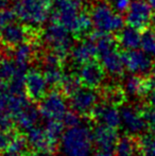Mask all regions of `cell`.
Segmentation results:
<instances>
[{
  "instance_id": "obj_1",
  "label": "cell",
  "mask_w": 155,
  "mask_h": 156,
  "mask_svg": "<svg viewBox=\"0 0 155 156\" xmlns=\"http://www.w3.org/2000/svg\"><path fill=\"white\" fill-rule=\"evenodd\" d=\"M93 132L83 124L70 126L61 137L63 156H93Z\"/></svg>"
},
{
  "instance_id": "obj_2",
  "label": "cell",
  "mask_w": 155,
  "mask_h": 156,
  "mask_svg": "<svg viewBox=\"0 0 155 156\" xmlns=\"http://www.w3.org/2000/svg\"><path fill=\"white\" fill-rule=\"evenodd\" d=\"M93 36L97 37V56L103 68L114 76H121L124 70V64L114 38L107 33L99 32Z\"/></svg>"
},
{
  "instance_id": "obj_3",
  "label": "cell",
  "mask_w": 155,
  "mask_h": 156,
  "mask_svg": "<svg viewBox=\"0 0 155 156\" xmlns=\"http://www.w3.org/2000/svg\"><path fill=\"white\" fill-rule=\"evenodd\" d=\"M51 6L50 0H16L14 2L17 17L31 27H38L47 20Z\"/></svg>"
},
{
  "instance_id": "obj_4",
  "label": "cell",
  "mask_w": 155,
  "mask_h": 156,
  "mask_svg": "<svg viewBox=\"0 0 155 156\" xmlns=\"http://www.w3.org/2000/svg\"><path fill=\"white\" fill-rule=\"evenodd\" d=\"M93 26L99 33H111L123 28V19L106 2L99 1L91 10Z\"/></svg>"
},
{
  "instance_id": "obj_5",
  "label": "cell",
  "mask_w": 155,
  "mask_h": 156,
  "mask_svg": "<svg viewBox=\"0 0 155 156\" xmlns=\"http://www.w3.org/2000/svg\"><path fill=\"white\" fill-rule=\"evenodd\" d=\"M69 30L62 23L53 21L46 27L43 34L45 43L53 49V52L58 55L61 60L66 58L67 53L72 45V39L69 34Z\"/></svg>"
},
{
  "instance_id": "obj_6",
  "label": "cell",
  "mask_w": 155,
  "mask_h": 156,
  "mask_svg": "<svg viewBox=\"0 0 155 156\" xmlns=\"http://www.w3.org/2000/svg\"><path fill=\"white\" fill-rule=\"evenodd\" d=\"M82 0H52L53 17L70 32L76 33Z\"/></svg>"
},
{
  "instance_id": "obj_7",
  "label": "cell",
  "mask_w": 155,
  "mask_h": 156,
  "mask_svg": "<svg viewBox=\"0 0 155 156\" xmlns=\"http://www.w3.org/2000/svg\"><path fill=\"white\" fill-rule=\"evenodd\" d=\"M67 112V103L58 91H51L41 99L39 113L45 119L62 120Z\"/></svg>"
},
{
  "instance_id": "obj_8",
  "label": "cell",
  "mask_w": 155,
  "mask_h": 156,
  "mask_svg": "<svg viewBox=\"0 0 155 156\" xmlns=\"http://www.w3.org/2000/svg\"><path fill=\"white\" fill-rule=\"evenodd\" d=\"M152 8L146 0H135L131 2L130 8L126 11L125 20L129 26L136 29H145L151 23Z\"/></svg>"
},
{
  "instance_id": "obj_9",
  "label": "cell",
  "mask_w": 155,
  "mask_h": 156,
  "mask_svg": "<svg viewBox=\"0 0 155 156\" xmlns=\"http://www.w3.org/2000/svg\"><path fill=\"white\" fill-rule=\"evenodd\" d=\"M122 60L124 68L133 74H147L153 68L151 58L143 50H129L122 55Z\"/></svg>"
},
{
  "instance_id": "obj_10",
  "label": "cell",
  "mask_w": 155,
  "mask_h": 156,
  "mask_svg": "<svg viewBox=\"0 0 155 156\" xmlns=\"http://www.w3.org/2000/svg\"><path fill=\"white\" fill-rule=\"evenodd\" d=\"M98 99L99 97L93 88H79L75 94H71L70 105L73 111L80 115H86L93 112L98 103Z\"/></svg>"
},
{
  "instance_id": "obj_11",
  "label": "cell",
  "mask_w": 155,
  "mask_h": 156,
  "mask_svg": "<svg viewBox=\"0 0 155 156\" xmlns=\"http://www.w3.org/2000/svg\"><path fill=\"white\" fill-rule=\"evenodd\" d=\"M48 85L47 79L38 70H30L26 74L25 88L28 97L32 100H41L47 94Z\"/></svg>"
},
{
  "instance_id": "obj_12",
  "label": "cell",
  "mask_w": 155,
  "mask_h": 156,
  "mask_svg": "<svg viewBox=\"0 0 155 156\" xmlns=\"http://www.w3.org/2000/svg\"><path fill=\"white\" fill-rule=\"evenodd\" d=\"M104 68L101 64L88 62L83 64L79 72V78L83 85L89 88H96L100 86L104 80Z\"/></svg>"
},
{
  "instance_id": "obj_13",
  "label": "cell",
  "mask_w": 155,
  "mask_h": 156,
  "mask_svg": "<svg viewBox=\"0 0 155 156\" xmlns=\"http://www.w3.org/2000/svg\"><path fill=\"white\" fill-rule=\"evenodd\" d=\"M121 114V124L124 131L131 135L141 133L147 126L146 120L138 111L131 106H124L120 111Z\"/></svg>"
},
{
  "instance_id": "obj_14",
  "label": "cell",
  "mask_w": 155,
  "mask_h": 156,
  "mask_svg": "<svg viewBox=\"0 0 155 156\" xmlns=\"http://www.w3.org/2000/svg\"><path fill=\"white\" fill-rule=\"evenodd\" d=\"M91 114L100 124L105 126L116 129L121 124V114L114 104H97Z\"/></svg>"
},
{
  "instance_id": "obj_15",
  "label": "cell",
  "mask_w": 155,
  "mask_h": 156,
  "mask_svg": "<svg viewBox=\"0 0 155 156\" xmlns=\"http://www.w3.org/2000/svg\"><path fill=\"white\" fill-rule=\"evenodd\" d=\"M93 142L98 147V149L103 150H113L116 149L118 142V134L116 129L105 125H98L93 131Z\"/></svg>"
},
{
  "instance_id": "obj_16",
  "label": "cell",
  "mask_w": 155,
  "mask_h": 156,
  "mask_svg": "<svg viewBox=\"0 0 155 156\" xmlns=\"http://www.w3.org/2000/svg\"><path fill=\"white\" fill-rule=\"evenodd\" d=\"M28 144L39 152H51L55 148V142L51 140L45 129L33 126L27 131Z\"/></svg>"
},
{
  "instance_id": "obj_17",
  "label": "cell",
  "mask_w": 155,
  "mask_h": 156,
  "mask_svg": "<svg viewBox=\"0 0 155 156\" xmlns=\"http://www.w3.org/2000/svg\"><path fill=\"white\" fill-rule=\"evenodd\" d=\"M0 38L5 45L16 46L25 43L27 38V31L23 26L14 23L0 29Z\"/></svg>"
},
{
  "instance_id": "obj_18",
  "label": "cell",
  "mask_w": 155,
  "mask_h": 156,
  "mask_svg": "<svg viewBox=\"0 0 155 156\" xmlns=\"http://www.w3.org/2000/svg\"><path fill=\"white\" fill-rule=\"evenodd\" d=\"M60 62L61 58L54 52L46 55L45 58V66H44L43 73L47 79L48 84L51 86L61 84L63 78H64L62 70L60 68Z\"/></svg>"
},
{
  "instance_id": "obj_19",
  "label": "cell",
  "mask_w": 155,
  "mask_h": 156,
  "mask_svg": "<svg viewBox=\"0 0 155 156\" xmlns=\"http://www.w3.org/2000/svg\"><path fill=\"white\" fill-rule=\"evenodd\" d=\"M96 55H97V47L91 39L81 41V43L77 44L71 50L72 61L79 65L91 62Z\"/></svg>"
},
{
  "instance_id": "obj_20",
  "label": "cell",
  "mask_w": 155,
  "mask_h": 156,
  "mask_svg": "<svg viewBox=\"0 0 155 156\" xmlns=\"http://www.w3.org/2000/svg\"><path fill=\"white\" fill-rule=\"evenodd\" d=\"M39 115H41L39 109H36L33 105L28 104L25 108L21 109L19 113H17L13 117V120L16 122L20 129L29 131L38 121Z\"/></svg>"
},
{
  "instance_id": "obj_21",
  "label": "cell",
  "mask_w": 155,
  "mask_h": 156,
  "mask_svg": "<svg viewBox=\"0 0 155 156\" xmlns=\"http://www.w3.org/2000/svg\"><path fill=\"white\" fill-rule=\"evenodd\" d=\"M119 43L121 47L126 50L138 49L141 43V34L139 33L138 29L131 26L122 28L119 34Z\"/></svg>"
},
{
  "instance_id": "obj_22",
  "label": "cell",
  "mask_w": 155,
  "mask_h": 156,
  "mask_svg": "<svg viewBox=\"0 0 155 156\" xmlns=\"http://www.w3.org/2000/svg\"><path fill=\"white\" fill-rule=\"evenodd\" d=\"M138 149L137 142L129 136H123L118 139L116 144V156H134Z\"/></svg>"
},
{
  "instance_id": "obj_23",
  "label": "cell",
  "mask_w": 155,
  "mask_h": 156,
  "mask_svg": "<svg viewBox=\"0 0 155 156\" xmlns=\"http://www.w3.org/2000/svg\"><path fill=\"white\" fill-rule=\"evenodd\" d=\"M147 90V83H145L139 76H129L124 82V91L129 96H139Z\"/></svg>"
},
{
  "instance_id": "obj_24",
  "label": "cell",
  "mask_w": 155,
  "mask_h": 156,
  "mask_svg": "<svg viewBox=\"0 0 155 156\" xmlns=\"http://www.w3.org/2000/svg\"><path fill=\"white\" fill-rule=\"evenodd\" d=\"M32 55H33V49L30 45L23 43L16 46V49L14 51V60L19 67L27 69L28 63L31 60Z\"/></svg>"
},
{
  "instance_id": "obj_25",
  "label": "cell",
  "mask_w": 155,
  "mask_h": 156,
  "mask_svg": "<svg viewBox=\"0 0 155 156\" xmlns=\"http://www.w3.org/2000/svg\"><path fill=\"white\" fill-rule=\"evenodd\" d=\"M64 122H62L61 120H47L46 122V132L52 141L55 144L64 133Z\"/></svg>"
},
{
  "instance_id": "obj_26",
  "label": "cell",
  "mask_w": 155,
  "mask_h": 156,
  "mask_svg": "<svg viewBox=\"0 0 155 156\" xmlns=\"http://www.w3.org/2000/svg\"><path fill=\"white\" fill-rule=\"evenodd\" d=\"M140 47L146 53L155 56V31L147 30L143 34H141Z\"/></svg>"
},
{
  "instance_id": "obj_27",
  "label": "cell",
  "mask_w": 155,
  "mask_h": 156,
  "mask_svg": "<svg viewBox=\"0 0 155 156\" xmlns=\"http://www.w3.org/2000/svg\"><path fill=\"white\" fill-rule=\"evenodd\" d=\"M82 84L80 81V78L79 76H64L62 82H61V85L63 87V91H64L66 94L68 96H71L80 88V85Z\"/></svg>"
},
{
  "instance_id": "obj_28",
  "label": "cell",
  "mask_w": 155,
  "mask_h": 156,
  "mask_svg": "<svg viewBox=\"0 0 155 156\" xmlns=\"http://www.w3.org/2000/svg\"><path fill=\"white\" fill-rule=\"evenodd\" d=\"M18 69L19 66L12 61H3L0 63V72H1L4 81H10Z\"/></svg>"
},
{
  "instance_id": "obj_29",
  "label": "cell",
  "mask_w": 155,
  "mask_h": 156,
  "mask_svg": "<svg viewBox=\"0 0 155 156\" xmlns=\"http://www.w3.org/2000/svg\"><path fill=\"white\" fill-rule=\"evenodd\" d=\"M140 147L145 156H155V137L152 135L141 138Z\"/></svg>"
},
{
  "instance_id": "obj_30",
  "label": "cell",
  "mask_w": 155,
  "mask_h": 156,
  "mask_svg": "<svg viewBox=\"0 0 155 156\" xmlns=\"http://www.w3.org/2000/svg\"><path fill=\"white\" fill-rule=\"evenodd\" d=\"M91 27H93L91 17L89 15L85 14V13H81L80 16H79L76 34H86L90 30Z\"/></svg>"
},
{
  "instance_id": "obj_31",
  "label": "cell",
  "mask_w": 155,
  "mask_h": 156,
  "mask_svg": "<svg viewBox=\"0 0 155 156\" xmlns=\"http://www.w3.org/2000/svg\"><path fill=\"white\" fill-rule=\"evenodd\" d=\"M16 13L15 11L9 10V9H3L0 10V29L10 23H14L16 19Z\"/></svg>"
},
{
  "instance_id": "obj_32",
  "label": "cell",
  "mask_w": 155,
  "mask_h": 156,
  "mask_svg": "<svg viewBox=\"0 0 155 156\" xmlns=\"http://www.w3.org/2000/svg\"><path fill=\"white\" fill-rule=\"evenodd\" d=\"M27 142H28V140L25 139L23 136H14V137L12 138V141H11L10 147H9L8 150L13 151V152L20 153L26 149Z\"/></svg>"
},
{
  "instance_id": "obj_33",
  "label": "cell",
  "mask_w": 155,
  "mask_h": 156,
  "mask_svg": "<svg viewBox=\"0 0 155 156\" xmlns=\"http://www.w3.org/2000/svg\"><path fill=\"white\" fill-rule=\"evenodd\" d=\"M146 123L152 136L155 137V108H148L143 114Z\"/></svg>"
},
{
  "instance_id": "obj_34",
  "label": "cell",
  "mask_w": 155,
  "mask_h": 156,
  "mask_svg": "<svg viewBox=\"0 0 155 156\" xmlns=\"http://www.w3.org/2000/svg\"><path fill=\"white\" fill-rule=\"evenodd\" d=\"M80 114L77 112H67L66 115L63 118V122L65 125L67 126H76V125H80L81 124V118H80Z\"/></svg>"
},
{
  "instance_id": "obj_35",
  "label": "cell",
  "mask_w": 155,
  "mask_h": 156,
  "mask_svg": "<svg viewBox=\"0 0 155 156\" xmlns=\"http://www.w3.org/2000/svg\"><path fill=\"white\" fill-rule=\"evenodd\" d=\"M12 119L13 118L10 114L0 109V129H3V131L10 129L13 125Z\"/></svg>"
},
{
  "instance_id": "obj_36",
  "label": "cell",
  "mask_w": 155,
  "mask_h": 156,
  "mask_svg": "<svg viewBox=\"0 0 155 156\" xmlns=\"http://www.w3.org/2000/svg\"><path fill=\"white\" fill-rule=\"evenodd\" d=\"M12 136L8 134L3 129H0V151L8 150L10 144L12 141Z\"/></svg>"
},
{
  "instance_id": "obj_37",
  "label": "cell",
  "mask_w": 155,
  "mask_h": 156,
  "mask_svg": "<svg viewBox=\"0 0 155 156\" xmlns=\"http://www.w3.org/2000/svg\"><path fill=\"white\" fill-rule=\"evenodd\" d=\"M131 0H114V9L119 13L126 12L130 8Z\"/></svg>"
},
{
  "instance_id": "obj_38",
  "label": "cell",
  "mask_w": 155,
  "mask_h": 156,
  "mask_svg": "<svg viewBox=\"0 0 155 156\" xmlns=\"http://www.w3.org/2000/svg\"><path fill=\"white\" fill-rule=\"evenodd\" d=\"M108 100L112 104H117L122 101V93L119 90H110L108 94Z\"/></svg>"
},
{
  "instance_id": "obj_39",
  "label": "cell",
  "mask_w": 155,
  "mask_h": 156,
  "mask_svg": "<svg viewBox=\"0 0 155 156\" xmlns=\"http://www.w3.org/2000/svg\"><path fill=\"white\" fill-rule=\"evenodd\" d=\"M93 156H116L113 150H103V149H98L97 152Z\"/></svg>"
},
{
  "instance_id": "obj_40",
  "label": "cell",
  "mask_w": 155,
  "mask_h": 156,
  "mask_svg": "<svg viewBox=\"0 0 155 156\" xmlns=\"http://www.w3.org/2000/svg\"><path fill=\"white\" fill-rule=\"evenodd\" d=\"M149 101H150V104H151V106L153 107V108H155V88L153 89V91L150 94Z\"/></svg>"
},
{
  "instance_id": "obj_41",
  "label": "cell",
  "mask_w": 155,
  "mask_h": 156,
  "mask_svg": "<svg viewBox=\"0 0 155 156\" xmlns=\"http://www.w3.org/2000/svg\"><path fill=\"white\" fill-rule=\"evenodd\" d=\"M9 4H10V0H0V10L8 9Z\"/></svg>"
},
{
  "instance_id": "obj_42",
  "label": "cell",
  "mask_w": 155,
  "mask_h": 156,
  "mask_svg": "<svg viewBox=\"0 0 155 156\" xmlns=\"http://www.w3.org/2000/svg\"><path fill=\"white\" fill-rule=\"evenodd\" d=\"M1 156H21V155H20V153L13 152V151L6 150V152H4L3 154H2Z\"/></svg>"
},
{
  "instance_id": "obj_43",
  "label": "cell",
  "mask_w": 155,
  "mask_h": 156,
  "mask_svg": "<svg viewBox=\"0 0 155 156\" xmlns=\"http://www.w3.org/2000/svg\"><path fill=\"white\" fill-rule=\"evenodd\" d=\"M146 1L150 4V6L152 8V10L155 11V0H146Z\"/></svg>"
},
{
  "instance_id": "obj_44",
  "label": "cell",
  "mask_w": 155,
  "mask_h": 156,
  "mask_svg": "<svg viewBox=\"0 0 155 156\" xmlns=\"http://www.w3.org/2000/svg\"><path fill=\"white\" fill-rule=\"evenodd\" d=\"M36 156H52V155L50 154V152H41Z\"/></svg>"
},
{
  "instance_id": "obj_45",
  "label": "cell",
  "mask_w": 155,
  "mask_h": 156,
  "mask_svg": "<svg viewBox=\"0 0 155 156\" xmlns=\"http://www.w3.org/2000/svg\"><path fill=\"white\" fill-rule=\"evenodd\" d=\"M2 86H4V79H3V76H2L1 72H0V87H2Z\"/></svg>"
},
{
  "instance_id": "obj_46",
  "label": "cell",
  "mask_w": 155,
  "mask_h": 156,
  "mask_svg": "<svg viewBox=\"0 0 155 156\" xmlns=\"http://www.w3.org/2000/svg\"><path fill=\"white\" fill-rule=\"evenodd\" d=\"M154 71H155V67H154Z\"/></svg>"
}]
</instances>
